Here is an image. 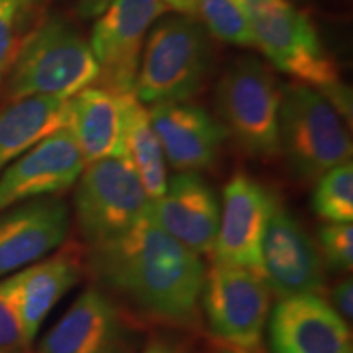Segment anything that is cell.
<instances>
[{
	"label": "cell",
	"instance_id": "52a82bcc",
	"mask_svg": "<svg viewBox=\"0 0 353 353\" xmlns=\"http://www.w3.org/2000/svg\"><path fill=\"white\" fill-rule=\"evenodd\" d=\"M280 103L281 90L275 77L254 57L236 61L216 88L223 126L257 159L280 154Z\"/></svg>",
	"mask_w": 353,
	"mask_h": 353
},
{
	"label": "cell",
	"instance_id": "f1b7e54d",
	"mask_svg": "<svg viewBox=\"0 0 353 353\" xmlns=\"http://www.w3.org/2000/svg\"><path fill=\"white\" fill-rule=\"evenodd\" d=\"M167 7L175 8L183 13H195L198 10V3L200 0H162Z\"/></svg>",
	"mask_w": 353,
	"mask_h": 353
},
{
	"label": "cell",
	"instance_id": "9a60e30c",
	"mask_svg": "<svg viewBox=\"0 0 353 353\" xmlns=\"http://www.w3.org/2000/svg\"><path fill=\"white\" fill-rule=\"evenodd\" d=\"M149 216L159 228L196 255H211L218 236L221 203L198 172H180L164 195L151 200Z\"/></svg>",
	"mask_w": 353,
	"mask_h": 353
},
{
	"label": "cell",
	"instance_id": "30bf717a",
	"mask_svg": "<svg viewBox=\"0 0 353 353\" xmlns=\"http://www.w3.org/2000/svg\"><path fill=\"white\" fill-rule=\"evenodd\" d=\"M262 276L278 298L324 291V260L303 224L275 195L262 242Z\"/></svg>",
	"mask_w": 353,
	"mask_h": 353
},
{
	"label": "cell",
	"instance_id": "6da1fadb",
	"mask_svg": "<svg viewBox=\"0 0 353 353\" xmlns=\"http://www.w3.org/2000/svg\"><path fill=\"white\" fill-rule=\"evenodd\" d=\"M97 286L159 324L195 327L206 267L149 213L117 239L88 247Z\"/></svg>",
	"mask_w": 353,
	"mask_h": 353
},
{
	"label": "cell",
	"instance_id": "e0dca14e",
	"mask_svg": "<svg viewBox=\"0 0 353 353\" xmlns=\"http://www.w3.org/2000/svg\"><path fill=\"white\" fill-rule=\"evenodd\" d=\"M149 117L164 156L175 170L198 172L214 164L228 131L206 110L170 101L154 105Z\"/></svg>",
	"mask_w": 353,
	"mask_h": 353
},
{
	"label": "cell",
	"instance_id": "4316f807",
	"mask_svg": "<svg viewBox=\"0 0 353 353\" xmlns=\"http://www.w3.org/2000/svg\"><path fill=\"white\" fill-rule=\"evenodd\" d=\"M335 312L347 322L352 324L353 319V283L352 276L343 278L341 283H337L330 291V299L327 301Z\"/></svg>",
	"mask_w": 353,
	"mask_h": 353
},
{
	"label": "cell",
	"instance_id": "7a4b0ae2",
	"mask_svg": "<svg viewBox=\"0 0 353 353\" xmlns=\"http://www.w3.org/2000/svg\"><path fill=\"white\" fill-rule=\"evenodd\" d=\"M7 100L37 95L70 99L99 77L88 43L61 19L46 20L25 39L13 59Z\"/></svg>",
	"mask_w": 353,
	"mask_h": 353
},
{
	"label": "cell",
	"instance_id": "3957f363",
	"mask_svg": "<svg viewBox=\"0 0 353 353\" xmlns=\"http://www.w3.org/2000/svg\"><path fill=\"white\" fill-rule=\"evenodd\" d=\"M210 69L211 44L203 26L187 17H170L149 33L134 94L149 105L185 101L200 92Z\"/></svg>",
	"mask_w": 353,
	"mask_h": 353
},
{
	"label": "cell",
	"instance_id": "9c48e42d",
	"mask_svg": "<svg viewBox=\"0 0 353 353\" xmlns=\"http://www.w3.org/2000/svg\"><path fill=\"white\" fill-rule=\"evenodd\" d=\"M167 8L162 0H114L101 13L90 43L100 88L113 95L134 92L145 34Z\"/></svg>",
	"mask_w": 353,
	"mask_h": 353
},
{
	"label": "cell",
	"instance_id": "d4e9b609",
	"mask_svg": "<svg viewBox=\"0 0 353 353\" xmlns=\"http://www.w3.org/2000/svg\"><path fill=\"white\" fill-rule=\"evenodd\" d=\"M319 252L332 270L352 272L353 267V224L325 223L319 228Z\"/></svg>",
	"mask_w": 353,
	"mask_h": 353
},
{
	"label": "cell",
	"instance_id": "1f68e13d",
	"mask_svg": "<svg viewBox=\"0 0 353 353\" xmlns=\"http://www.w3.org/2000/svg\"><path fill=\"white\" fill-rule=\"evenodd\" d=\"M219 353H249V352H242V350H237V348H224V350H221Z\"/></svg>",
	"mask_w": 353,
	"mask_h": 353
},
{
	"label": "cell",
	"instance_id": "7402d4cb",
	"mask_svg": "<svg viewBox=\"0 0 353 353\" xmlns=\"http://www.w3.org/2000/svg\"><path fill=\"white\" fill-rule=\"evenodd\" d=\"M312 210L325 223L353 221V165L352 161L332 167L317 179L312 193Z\"/></svg>",
	"mask_w": 353,
	"mask_h": 353
},
{
	"label": "cell",
	"instance_id": "83f0119b",
	"mask_svg": "<svg viewBox=\"0 0 353 353\" xmlns=\"http://www.w3.org/2000/svg\"><path fill=\"white\" fill-rule=\"evenodd\" d=\"M114 0H79L77 8L83 19H95L100 17Z\"/></svg>",
	"mask_w": 353,
	"mask_h": 353
},
{
	"label": "cell",
	"instance_id": "8fae6325",
	"mask_svg": "<svg viewBox=\"0 0 353 353\" xmlns=\"http://www.w3.org/2000/svg\"><path fill=\"white\" fill-rule=\"evenodd\" d=\"M275 195L254 176L237 172L223 192L214 263L241 267L262 275V242Z\"/></svg>",
	"mask_w": 353,
	"mask_h": 353
},
{
	"label": "cell",
	"instance_id": "4dcf8cb0",
	"mask_svg": "<svg viewBox=\"0 0 353 353\" xmlns=\"http://www.w3.org/2000/svg\"><path fill=\"white\" fill-rule=\"evenodd\" d=\"M13 2L19 3V6L25 10V8H28L30 6H32V3L34 2V0H13Z\"/></svg>",
	"mask_w": 353,
	"mask_h": 353
},
{
	"label": "cell",
	"instance_id": "8992f818",
	"mask_svg": "<svg viewBox=\"0 0 353 353\" xmlns=\"http://www.w3.org/2000/svg\"><path fill=\"white\" fill-rule=\"evenodd\" d=\"M76 183L74 211L88 247L123 236L149 213L151 200L126 154L87 164Z\"/></svg>",
	"mask_w": 353,
	"mask_h": 353
},
{
	"label": "cell",
	"instance_id": "4fadbf2b",
	"mask_svg": "<svg viewBox=\"0 0 353 353\" xmlns=\"http://www.w3.org/2000/svg\"><path fill=\"white\" fill-rule=\"evenodd\" d=\"M85 169L81 149L69 128L39 141L0 175V213L19 203L69 190Z\"/></svg>",
	"mask_w": 353,
	"mask_h": 353
},
{
	"label": "cell",
	"instance_id": "f546056e",
	"mask_svg": "<svg viewBox=\"0 0 353 353\" xmlns=\"http://www.w3.org/2000/svg\"><path fill=\"white\" fill-rule=\"evenodd\" d=\"M143 353H182V352H179L175 347L169 345V343L154 342V343H149V345L144 348Z\"/></svg>",
	"mask_w": 353,
	"mask_h": 353
},
{
	"label": "cell",
	"instance_id": "603a6c76",
	"mask_svg": "<svg viewBox=\"0 0 353 353\" xmlns=\"http://www.w3.org/2000/svg\"><path fill=\"white\" fill-rule=\"evenodd\" d=\"M198 8L216 38L237 46H255L252 30L234 0H200Z\"/></svg>",
	"mask_w": 353,
	"mask_h": 353
},
{
	"label": "cell",
	"instance_id": "5bb4252c",
	"mask_svg": "<svg viewBox=\"0 0 353 353\" xmlns=\"http://www.w3.org/2000/svg\"><path fill=\"white\" fill-rule=\"evenodd\" d=\"M267 324L273 353H353L350 325L319 294L281 298Z\"/></svg>",
	"mask_w": 353,
	"mask_h": 353
},
{
	"label": "cell",
	"instance_id": "277c9868",
	"mask_svg": "<svg viewBox=\"0 0 353 353\" xmlns=\"http://www.w3.org/2000/svg\"><path fill=\"white\" fill-rule=\"evenodd\" d=\"M280 151L298 179L317 180L352 161V141L332 103L306 83H288L281 90Z\"/></svg>",
	"mask_w": 353,
	"mask_h": 353
},
{
	"label": "cell",
	"instance_id": "ffe728a7",
	"mask_svg": "<svg viewBox=\"0 0 353 353\" xmlns=\"http://www.w3.org/2000/svg\"><path fill=\"white\" fill-rule=\"evenodd\" d=\"M69 100L37 95L17 100L0 112V170L39 141L68 128Z\"/></svg>",
	"mask_w": 353,
	"mask_h": 353
},
{
	"label": "cell",
	"instance_id": "484cf974",
	"mask_svg": "<svg viewBox=\"0 0 353 353\" xmlns=\"http://www.w3.org/2000/svg\"><path fill=\"white\" fill-rule=\"evenodd\" d=\"M21 12L23 8L13 0H0V79L15 59Z\"/></svg>",
	"mask_w": 353,
	"mask_h": 353
},
{
	"label": "cell",
	"instance_id": "ac0fdd59",
	"mask_svg": "<svg viewBox=\"0 0 353 353\" xmlns=\"http://www.w3.org/2000/svg\"><path fill=\"white\" fill-rule=\"evenodd\" d=\"M82 278V263L74 250L44 257L7 276L25 332L33 343L43 321Z\"/></svg>",
	"mask_w": 353,
	"mask_h": 353
},
{
	"label": "cell",
	"instance_id": "44dd1931",
	"mask_svg": "<svg viewBox=\"0 0 353 353\" xmlns=\"http://www.w3.org/2000/svg\"><path fill=\"white\" fill-rule=\"evenodd\" d=\"M125 113V154L138 172L149 200H157L167 188L165 156L149 112L132 94L120 95Z\"/></svg>",
	"mask_w": 353,
	"mask_h": 353
},
{
	"label": "cell",
	"instance_id": "2e32d148",
	"mask_svg": "<svg viewBox=\"0 0 353 353\" xmlns=\"http://www.w3.org/2000/svg\"><path fill=\"white\" fill-rule=\"evenodd\" d=\"M69 208L59 198H34L0 213V278L39 262L64 244Z\"/></svg>",
	"mask_w": 353,
	"mask_h": 353
},
{
	"label": "cell",
	"instance_id": "7c38bea8",
	"mask_svg": "<svg viewBox=\"0 0 353 353\" xmlns=\"http://www.w3.org/2000/svg\"><path fill=\"white\" fill-rule=\"evenodd\" d=\"M134 330L110 294L88 286L43 337L38 353H132Z\"/></svg>",
	"mask_w": 353,
	"mask_h": 353
},
{
	"label": "cell",
	"instance_id": "5b68a950",
	"mask_svg": "<svg viewBox=\"0 0 353 353\" xmlns=\"http://www.w3.org/2000/svg\"><path fill=\"white\" fill-rule=\"evenodd\" d=\"M263 54L290 76L327 94L342 85L314 26L288 0H234Z\"/></svg>",
	"mask_w": 353,
	"mask_h": 353
},
{
	"label": "cell",
	"instance_id": "d6986e66",
	"mask_svg": "<svg viewBox=\"0 0 353 353\" xmlns=\"http://www.w3.org/2000/svg\"><path fill=\"white\" fill-rule=\"evenodd\" d=\"M68 128L87 164L125 154V113L120 95L83 88L69 99Z\"/></svg>",
	"mask_w": 353,
	"mask_h": 353
},
{
	"label": "cell",
	"instance_id": "cb8c5ba5",
	"mask_svg": "<svg viewBox=\"0 0 353 353\" xmlns=\"http://www.w3.org/2000/svg\"><path fill=\"white\" fill-rule=\"evenodd\" d=\"M32 342L25 332L23 321L7 276L0 280V353H30Z\"/></svg>",
	"mask_w": 353,
	"mask_h": 353
},
{
	"label": "cell",
	"instance_id": "ba28073f",
	"mask_svg": "<svg viewBox=\"0 0 353 353\" xmlns=\"http://www.w3.org/2000/svg\"><path fill=\"white\" fill-rule=\"evenodd\" d=\"M201 311L216 339L231 348L252 352L267 329L270 290L260 273L213 263L206 272Z\"/></svg>",
	"mask_w": 353,
	"mask_h": 353
}]
</instances>
